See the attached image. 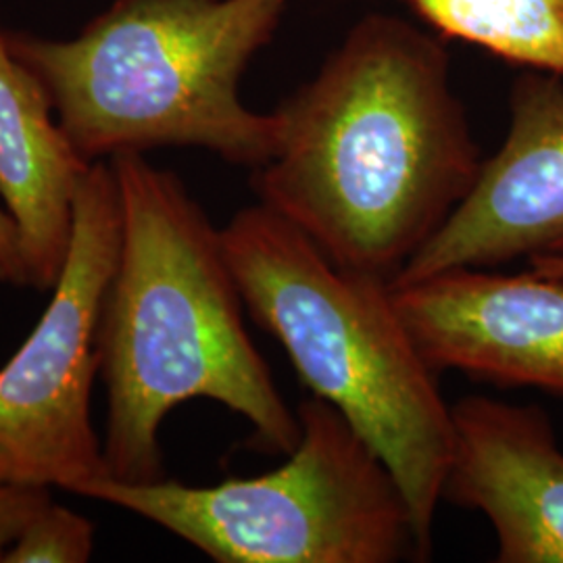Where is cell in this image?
Masks as SVG:
<instances>
[{
	"instance_id": "52a82bcc",
	"label": "cell",
	"mask_w": 563,
	"mask_h": 563,
	"mask_svg": "<svg viewBox=\"0 0 563 563\" xmlns=\"http://www.w3.org/2000/svg\"><path fill=\"white\" fill-rule=\"evenodd\" d=\"M501 148L393 284L451 269L563 260V78L526 69Z\"/></svg>"
},
{
	"instance_id": "7a4b0ae2",
	"label": "cell",
	"mask_w": 563,
	"mask_h": 563,
	"mask_svg": "<svg viewBox=\"0 0 563 563\" xmlns=\"http://www.w3.org/2000/svg\"><path fill=\"white\" fill-rule=\"evenodd\" d=\"M109 163L121 242L101 320L107 478L163 481V422L192 399L239 413L263 449L292 453L299 416L251 341L222 228L174 172L155 167L144 153H121Z\"/></svg>"
},
{
	"instance_id": "3957f363",
	"label": "cell",
	"mask_w": 563,
	"mask_h": 563,
	"mask_svg": "<svg viewBox=\"0 0 563 563\" xmlns=\"http://www.w3.org/2000/svg\"><path fill=\"white\" fill-rule=\"evenodd\" d=\"M222 242L246 311L280 342L313 397L336 407L390 470L420 560H430L453 420L390 282L332 262L263 202L225 223Z\"/></svg>"
},
{
	"instance_id": "7c38bea8",
	"label": "cell",
	"mask_w": 563,
	"mask_h": 563,
	"mask_svg": "<svg viewBox=\"0 0 563 563\" xmlns=\"http://www.w3.org/2000/svg\"><path fill=\"white\" fill-rule=\"evenodd\" d=\"M92 553V522L51 499L23 526L2 563H86Z\"/></svg>"
},
{
	"instance_id": "277c9868",
	"label": "cell",
	"mask_w": 563,
	"mask_h": 563,
	"mask_svg": "<svg viewBox=\"0 0 563 563\" xmlns=\"http://www.w3.org/2000/svg\"><path fill=\"white\" fill-rule=\"evenodd\" d=\"M290 0H113L69 41L7 32L88 163L159 146H199L262 167L278 120L242 102L255 53Z\"/></svg>"
},
{
	"instance_id": "9a60e30c",
	"label": "cell",
	"mask_w": 563,
	"mask_h": 563,
	"mask_svg": "<svg viewBox=\"0 0 563 563\" xmlns=\"http://www.w3.org/2000/svg\"><path fill=\"white\" fill-rule=\"evenodd\" d=\"M528 267L543 274V276L563 278V260H539V262L528 263Z\"/></svg>"
},
{
	"instance_id": "30bf717a",
	"label": "cell",
	"mask_w": 563,
	"mask_h": 563,
	"mask_svg": "<svg viewBox=\"0 0 563 563\" xmlns=\"http://www.w3.org/2000/svg\"><path fill=\"white\" fill-rule=\"evenodd\" d=\"M86 162L60 128L42 81L0 27V199L15 222L30 288L57 284L74 232Z\"/></svg>"
},
{
	"instance_id": "5b68a950",
	"label": "cell",
	"mask_w": 563,
	"mask_h": 563,
	"mask_svg": "<svg viewBox=\"0 0 563 563\" xmlns=\"http://www.w3.org/2000/svg\"><path fill=\"white\" fill-rule=\"evenodd\" d=\"M297 416L299 444L262 476L211 486L104 476L80 497L162 526L218 563L422 562L409 505L376 451L318 397Z\"/></svg>"
},
{
	"instance_id": "8fae6325",
	"label": "cell",
	"mask_w": 563,
	"mask_h": 563,
	"mask_svg": "<svg viewBox=\"0 0 563 563\" xmlns=\"http://www.w3.org/2000/svg\"><path fill=\"white\" fill-rule=\"evenodd\" d=\"M446 38L563 78V0H409Z\"/></svg>"
},
{
	"instance_id": "9c48e42d",
	"label": "cell",
	"mask_w": 563,
	"mask_h": 563,
	"mask_svg": "<svg viewBox=\"0 0 563 563\" xmlns=\"http://www.w3.org/2000/svg\"><path fill=\"white\" fill-rule=\"evenodd\" d=\"M451 420L443 499L488 518L497 562L563 563V451L549 416L472 395L451 405Z\"/></svg>"
},
{
	"instance_id": "6da1fadb",
	"label": "cell",
	"mask_w": 563,
	"mask_h": 563,
	"mask_svg": "<svg viewBox=\"0 0 563 563\" xmlns=\"http://www.w3.org/2000/svg\"><path fill=\"white\" fill-rule=\"evenodd\" d=\"M274 115L276 153L251 180L260 202L332 262L390 284L483 165L443 46L393 15L363 18Z\"/></svg>"
},
{
	"instance_id": "4fadbf2b",
	"label": "cell",
	"mask_w": 563,
	"mask_h": 563,
	"mask_svg": "<svg viewBox=\"0 0 563 563\" xmlns=\"http://www.w3.org/2000/svg\"><path fill=\"white\" fill-rule=\"evenodd\" d=\"M51 499V490L0 488V563L23 526Z\"/></svg>"
},
{
	"instance_id": "5bb4252c",
	"label": "cell",
	"mask_w": 563,
	"mask_h": 563,
	"mask_svg": "<svg viewBox=\"0 0 563 563\" xmlns=\"http://www.w3.org/2000/svg\"><path fill=\"white\" fill-rule=\"evenodd\" d=\"M0 282L15 288H30L27 267L21 253L20 234L11 216L0 209Z\"/></svg>"
},
{
	"instance_id": "ba28073f",
	"label": "cell",
	"mask_w": 563,
	"mask_h": 563,
	"mask_svg": "<svg viewBox=\"0 0 563 563\" xmlns=\"http://www.w3.org/2000/svg\"><path fill=\"white\" fill-rule=\"evenodd\" d=\"M395 307L439 374L563 397V278L451 269L390 284Z\"/></svg>"
},
{
	"instance_id": "8992f818",
	"label": "cell",
	"mask_w": 563,
	"mask_h": 563,
	"mask_svg": "<svg viewBox=\"0 0 563 563\" xmlns=\"http://www.w3.org/2000/svg\"><path fill=\"white\" fill-rule=\"evenodd\" d=\"M120 242L113 167L92 163L76 195L71 244L51 302L0 369V488H59L80 497L107 476L90 402Z\"/></svg>"
}]
</instances>
